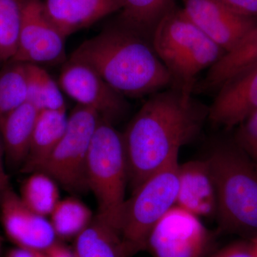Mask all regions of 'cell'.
<instances>
[{
  "instance_id": "obj_12",
  "label": "cell",
  "mask_w": 257,
  "mask_h": 257,
  "mask_svg": "<svg viewBox=\"0 0 257 257\" xmlns=\"http://www.w3.org/2000/svg\"><path fill=\"white\" fill-rule=\"evenodd\" d=\"M0 218L7 236L18 247L44 251L57 242L50 221L27 207L12 189L2 198Z\"/></svg>"
},
{
  "instance_id": "obj_33",
  "label": "cell",
  "mask_w": 257,
  "mask_h": 257,
  "mask_svg": "<svg viewBox=\"0 0 257 257\" xmlns=\"http://www.w3.org/2000/svg\"><path fill=\"white\" fill-rule=\"evenodd\" d=\"M3 237H2L1 236H0V252H1L2 248H3Z\"/></svg>"
},
{
  "instance_id": "obj_19",
  "label": "cell",
  "mask_w": 257,
  "mask_h": 257,
  "mask_svg": "<svg viewBox=\"0 0 257 257\" xmlns=\"http://www.w3.org/2000/svg\"><path fill=\"white\" fill-rule=\"evenodd\" d=\"M76 257H133L117 231L97 216L76 237Z\"/></svg>"
},
{
  "instance_id": "obj_14",
  "label": "cell",
  "mask_w": 257,
  "mask_h": 257,
  "mask_svg": "<svg viewBox=\"0 0 257 257\" xmlns=\"http://www.w3.org/2000/svg\"><path fill=\"white\" fill-rule=\"evenodd\" d=\"M178 182L176 205L199 218L216 215L215 182L207 159L179 165Z\"/></svg>"
},
{
  "instance_id": "obj_29",
  "label": "cell",
  "mask_w": 257,
  "mask_h": 257,
  "mask_svg": "<svg viewBox=\"0 0 257 257\" xmlns=\"http://www.w3.org/2000/svg\"><path fill=\"white\" fill-rule=\"evenodd\" d=\"M5 151L3 140L0 135V198H3L6 192L11 189L9 176L5 171L4 165Z\"/></svg>"
},
{
  "instance_id": "obj_34",
  "label": "cell",
  "mask_w": 257,
  "mask_h": 257,
  "mask_svg": "<svg viewBox=\"0 0 257 257\" xmlns=\"http://www.w3.org/2000/svg\"><path fill=\"white\" fill-rule=\"evenodd\" d=\"M1 200H2V199H1V198H0V202H1Z\"/></svg>"
},
{
  "instance_id": "obj_32",
  "label": "cell",
  "mask_w": 257,
  "mask_h": 257,
  "mask_svg": "<svg viewBox=\"0 0 257 257\" xmlns=\"http://www.w3.org/2000/svg\"><path fill=\"white\" fill-rule=\"evenodd\" d=\"M251 246L252 248L253 254L255 257H257V236L254 238H252L251 241Z\"/></svg>"
},
{
  "instance_id": "obj_11",
  "label": "cell",
  "mask_w": 257,
  "mask_h": 257,
  "mask_svg": "<svg viewBox=\"0 0 257 257\" xmlns=\"http://www.w3.org/2000/svg\"><path fill=\"white\" fill-rule=\"evenodd\" d=\"M182 10L225 53L257 25L256 19L237 13L219 0H183Z\"/></svg>"
},
{
  "instance_id": "obj_3",
  "label": "cell",
  "mask_w": 257,
  "mask_h": 257,
  "mask_svg": "<svg viewBox=\"0 0 257 257\" xmlns=\"http://www.w3.org/2000/svg\"><path fill=\"white\" fill-rule=\"evenodd\" d=\"M215 182L221 229L257 236V164L235 141L217 140L207 157Z\"/></svg>"
},
{
  "instance_id": "obj_16",
  "label": "cell",
  "mask_w": 257,
  "mask_h": 257,
  "mask_svg": "<svg viewBox=\"0 0 257 257\" xmlns=\"http://www.w3.org/2000/svg\"><path fill=\"white\" fill-rule=\"evenodd\" d=\"M257 65V25L237 45L224 53L208 69L205 77L198 81L194 92H216L228 81Z\"/></svg>"
},
{
  "instance_id": "obj_5",
  "label": "cell",
  "mask_w": 257,
  "mask_h": 257,
  "mask_svg": "<svg viewBox=\"0 0 257 257\" xmlns=\"http://www.w3.org/2000/svg\"><path fill=\"white\" fill-rule=\"evenodd\" d=\"M87 181L97 201L96 216L121 234L128 182L124 141L114 124L101 118L88 152Z\"/></svg>"
},
{
  "instance_id": "obj_26",
  "label": "cell",
  "mask_w": 257,
  "mask_h": 257,
  "mask_svg": "<svg viewBox=\"0 0 257 257\" xmlns=\"http://www.w3.org/2000/svg\"><path fill=\"white\" fill-rule=\"evenodd\" d=\"M237 126L235 143L257 164V110Z\"/></svg>"
},
{
  "instance_id": "obj_25",
  "label": "cell",
  "mask_w": 257,
  "mask_h": 257,
  "mask_svg": "<svg viewBox=\"0 0 257 257\" xmlns=\"http://www.w3.org/2000/svg\"><path fill=\"white\" fill-rule=\"evenodd\" d=\"M23 0H0V60H11L16 52Z\"/></svg>"
},
{
  "instance_id": "obj_24",
  "label": "cell",
  "mask_w": 257,
  "mask_h": 257,
  "mask_svg": "<svg viewBox=\"0 0 257 257\" xmlns=\"http://www.w3.org/2000/svg\"><path fill=\"white\" fill-rule=\"evenodd\" d=\"M10 62L0 72V122L28 99L26 65Z\"/></svg>"
},
{
  "instance_id": "obj_2",
  "label": "cell",
  "mask_w": 257,
  "mask_h": 257,
  "mask_svg": "<svg viewBox=\"0 0 257 257\" xmlns=\"http://www.w3.org/2000/svg\"><path fill=\"white\" fill-rule=\"evenodd\" d=\"M69 59L92 67L125 98L150 96L172 85L151 40L119 23L82 42Z\"/></svg>"
},
{
  "instance_id": "obj_4",
  "label": "cell",
  "mask_w": 257,
  "mask_h": 257,
  "mask_svg": "<svg viewBox=\"0 0 257 257\" xmlns=\"http://www.w3.org/2000/svg\"><path fill=\"white\" fill-rule=\"evenodd\" d=\"M152 43L168 71L171 87L194 94L198 77L220 60L225 52L176 7L157 25Z\"/></svg>"
},
{
  "instance_id": "obj_18",
  "label": "cell",
  "mask_w": 257,
  "mask_h": 257,
  "mask_svg": "<svg viewBox=\"0 0 257 257\" xmlns=\"http://www.w3.org/2000/svg\"><path fill=\"white\" fill-rule=\"evenodd\" d=\"M39 111L26 101L0 122L5 156L10 165H23L26 160Z\"/></svg>"
},
{
  "instance_id": "obj_9",
  "label": "cell",
  "mask_w": 257,
  "mask_h": 257,
  "mask_svg": "<svg viewBox=\"0 0 257 257\" xmlns=\"http://www.w3.org/2000/svg\"><path fill=\"white\" fill-rule=\"evenodd\" d=\"M65 39L47 16L42 0H23L18 45L11 61L38 65L63 62Z\"/></svg>"
},
{
  "instance_id": "obj_30",
  "label": "cell",
  "mask_w": 257,
  "mask_h": 257,
  "mask_svg": "<svg viewBox=\"0 0 257 257\" xmlns=\"http://www.w3.org/2000/svg\"><path fill=\"white\" fill-rule=\"evenodd\" d=\"M44 251L46 253L47 257H76L74 251H71L58 242H55Z\"/></svg>"
},
{
  "instance_id": "obj_17",
  "label": "cell",
  "mask_w": 257,
  "mask_h": 257,
  "mask_svg": "<svg viewBox=\"0 0 257 257\" xmlns=\"http://www.w3.org/2000/svg\"><path fill=\"white\" fill-rule=\"evenodd\" d=\"M66 109H45L39 111L28 157L24 162L22 172H36L47 160L60 143L68 123Z\"/></svg>"
},
{
  "instance_id": "obj_15",
  "label": "cell",
  "mask_w": 257,
  "mask_h": 257,
  "mask_svg": "<svg viewBox=\"0 0 257 257\" xmlns=\"http://www.w3.org/2000/svg\"><path fill=\"white\" fill-rule=\"evenodd\" d=\"M51 22L67 38L123 8V0H42Z\"/></svg>"
},
{
  "instance_id": "obj_21",
  "label": "cell",
  "mask_w": 257,
  "mask_h": 257,
  "mask_svg": "<svg viewBox=\"0 0 257 257\" xmlns=\"http://www.w3.org/2000/svg\"><path fill=\"white\" fill-rule=\"evenodd\" d=\"M25 65L28 87L27 101L38 111L66 109L60 84L46 69L38 64L25 63Z\"/></svg>"
},
{
  "instance_id": "obj_6",
  "label": "cell",
  "mask_w": 257,
  "mask_h": 257,
  "mask_svg": "<svg viewBox=\"0 0 257 257\" xmlns=\"http://www.w3.org/2000/svg\"><path fill=\"white\" fill-rule=\"evenodd\" d=\"M178 157L148 177L125 202L121 236L132 255L147 250L155 224L176 205L178 194Z\"/></svg>"
},
{
  "instance_id": "obj_31",
  "label": "cell",
  "mask_w": 257,
  "mask_h": 257,
  "mask_svg": "<svg viewBox=\"0 0 257 257\" xmlns=\"http://www.w3.org/2000/svg\"><path fill=\"white\" fill-rule=\"evenodd\" d=\"M5 257H47L45 251L22 247L13 248Z\"/></svg>"
},
{
  "instance_id": "obj_1",
  "label": "cell",
  "mask_w": 257,
  "mask_h": 257,
  "mask_svg": "<svg viewBox=\"0 0 257 257\" xmlns=\"http://www.w3.org/2000/svg\"><path fill=\"white\" fill-rule=\"evenodd\" d=\"M209 106L170 87L150 96L122 134L133 191L179 156L202 131Z\"/></svg>"
},
{
  "instance_id": "obj_7",
  "label": "cell",
  "mask_w": 257,
  "mask_h": 257,
  "mask_svg": "<svg viewBox=\"0 0 257 257\" xmlns=\"http://www.w3.org/2000/svg\"><path fill=\"white\" fill-rule=\"evenodd\" d=\"M99 119L95 111L77 104L69 115L67 130L60 143L36 172L47 174L69 192L89 190L88 152Z\"/></svg>"
},
{
  "instance_id": "obj_22",
  "label": "cell",
  "mask_w": 257,
  "mask_h": 257,
  "mask_svg": "<svg viewBox=\"0 0 257 257\" xmlns=\"http://www.w3.org/2000/svg\"><path fill=\"white\" fill-rule=\"evenodd\" d=\"M51 224L57 237H77L93 219L92 211L74 197L60 199L52 211Z\"/></svg>"
},
{
  "instance_id": "obj_20",
  "label": "cell",
  "mask_w": 257,
  "mask_h": 257,
  "mask_svg": "<svg viewBox=\"0 0 257 257\" xmlns=\"http://www.w3.org/2000/svg\"><path fill=\"white\" fill-rule=\"evenodd\" d=\"M177 0H123L119 25L151 40L157 25L175 9Z\"/></svg>"
},
{
  "instance_id": "obj_27",
  "label": "cell",
  "mask_w": 257,
  "mask_h": 257,
  "mask_svg": "<svg viewBox=\"0 0 257 257\" xmlns=\"http://www.w3.org/2000/svg\"><path fill=\"white\" fill-rule=\"evenodd\" d=\"M212 257H255L251 243L236 242L221 248Z\"/></svg>"
},
{
  "instance_id": "obj_23",
  "label": "cell",
  "mask_w": 257,
  "mask_h": 257,
  "mask_svg": "<svg viewBox=\"0 0 257 257\" xmlns=\"http://www.w3.org/2000/svg\"><path fill=\"white\" fill-rule=\"evenodd\" d=\"M27 207L40 215H50L60 200L57 183L42 172H32L24 181L20 196Z\"/></svg>"
},
{
  "instance_id": "obj_8",
  "label": "cell",
  "mask_w": 257,
  "mask_h": 257,
  "mask_svg": "<svg viewBox=\"0 0 257 257\" xmlns=\"http://www.w3.org/2000/svg\"><path fill=\"white\" fill-rule=\"evenodd\" d=\"M212 243L200 218L175 205L152 229L147 250L154 257H205Z\"/></svg>"
},
{
  "instance_id": "obj_10",
  "label": "cell",
  "mask_w": 257,
  "mask_h": 257,
  "mask_svg": "<svg viewBox=\"0 0 257 257\" xmlns=\"http://www.w3.org/2000/svg\"><path fill=\"white\" fill-rule=\"evenodd\" d=\"M59 84L62 92L114 124L128 110L126 98L112 89L87 64L69 60L61 70Z\"/></svg>"
},
{
  "instance_id": "obj_28",
  "label": "cell",
  "mask_w": 257,
  "mask_h": 257,
  "mask_svg": "<svg viewBox=\"0 0 257 257\" xmlns=\"http://www.w3.org/2000/svg\"><path fill=\"white\" fill-rule=\"evenodd\" d=\"M240 14L257 20V0H219Z\"/></svg>"
},
{
  "instance_id": "obj_13",
  "label": "cell",
  "mask_w": 257,
  "mask_h": 257,
  "mask_svg": "<svg viewBox=\"0 0 257 257\" xmlns=\"http://www.w3.org/2000/svg\"><path fill=\"white\" fill-rule=\"evenodd\" d=\"M257 110V65L235 76L216 92L208 119L229 130Z\"/></svg>"
}]
</instances>
